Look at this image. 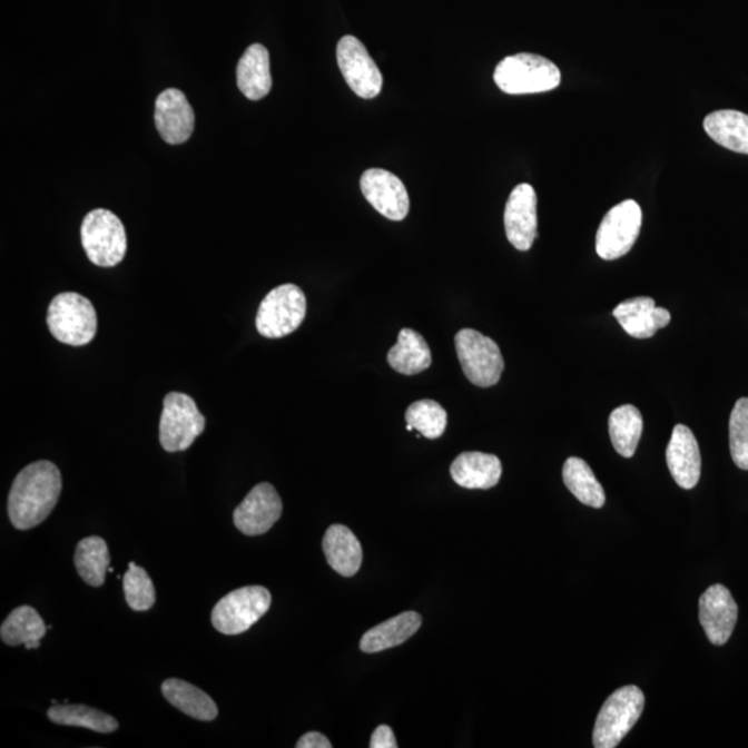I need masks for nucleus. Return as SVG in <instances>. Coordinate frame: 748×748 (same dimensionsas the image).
Segmentation results:
<instances>
[{"instance_id":"nucleus-1","label":"nucleus","mask_w":748,"mask_h":748,"mask_svg":"<svg viewBox=\"0 0 748 748\" xmlns=\"http://www.w3.org/2000/svg\"><path fill=\"white\" fill-rule=\"evenodd\" d=\"M61 473L55 463L39 461L22 469L11 485L8 512L17 530H31L53 512L61 494Z\"/></svg>"},{"instance_id":"nucleus-2","label":"nucleus","mask_w":748,"mask_h":748,"mask_svg":"<svg viewBox=\"0 0 748 748\" xmlns=\"http://www.w3.org/2000/svg\"><path fill=\"white\" fill-rule=\"evenodd\" d=\"M494 79L504 94L531 95L557 89L561 73L553 61L542 56L519 53L499 62Z\"/></svg>"},{"instance_id":"nucleus-3","label":"nucleus","mask_w":748,"mask_h":748,"mask_svg":"<svg viewBox=\"0 0 748 748\" xmlns=\"http://www.w3.org/2000/svg\"><path fill=\"white\" fill-rule=\"evenodd\" d=\"M48 326L52 336L62 344L82 347L98 332V315L94 304L78 293H61L48 308Z\"/></svg>"},{"instance_id":"nucleus-4","label":"nucleus","mask_w":748,"mask_h":748,"mask_svg":"<svg viewBox=\"0 0 748 748\" xmlns=\"http://www.w3.org/2000/svg\"><path fill=\"white\" fill-rule=\"evenodd\" d=\"M644 708V695L638 686H623L604 701L593 729V746L614 748L631 732Z\"/></svg>"},{"instance_id":"nucleus-5","label":"nucleus","mask_w":748,"mask_h":748,"mask_svg":"<svg viewBox=\"0 0 748 748\" xmlns=\"http://www.w3.org/2000/svg\"><path fill=\"white\" fill-rule=\"evenodd\" d=\"M81 240L90 263L104 268L120 264L127 254V232L109 209H94L83 218Z\"/></svg>"},{"instance_id":"nucleus-6","label":"nucleus","mask_w":748,"mask_h":748,"mask_svg":"<svg viewBox=\"0 0 748 748\" xmlns=\"http://www.w3.org/2000/svg\"><path fill=\"white\" fill-rule=\"evenodd\" d=\"M307 315V297L296 285L274 288L260 303L255 326L260 336L282 338L296 332Z\"/></svg>"},{"instance_id":"nucleus-7","label":"nucleus","mask_w":748,"mask_h":748,"mask_svg":"<svg viewBox=\"0 0 748 748\" xmlns=\"http://www.w3.org/2000/svg\"><path fill=\"white\" fill-rule=\"evenodd\" d=\"M455 347L470 383L486 388L501 380L504 361L494 339L473 328H462L455 336Z\"/></svg>"},{"instance_id":"nucleus-8","label":"nucleus","mask_w":748,"mask_h":748,"mask_svg":"<svg viewBox=\"0 0 748 748\" xmlns=\"http://www.w3.org/2000/svg\"><path fill=\"white\" fill-rule=\"evenodd\" d=\"M270 603V592L264 587L236 589L215 604L213 626L224 634H240L268 613Z\"/></svg>"},{"instance_id":"nucleus-9","label":"nucleus","mask_w":748,"mask_h":748,"mask_svg":"<svg viewBox=\"0 0 748 748\" xmlns=\"http://www.w3.org/2000/svg\"><path fill=\"white\" fill-rule=\"evenodd\" d=\"M206 429V417L195 400L183 393H169L164 398L160 419V442L167 452L189 450Z\"/></svg>"},{"instance_id":"nucleus-10","label":"nucleus","mask_w":748,"mask_h":748,"mask_svg":"<svg viewBox=\"0 0 748 748\" xmlns=\"http://www.w3.org/2000/svg\"><path fill=\"white\" fill-rule=\"evenodd\" d=\"M642 228V208L634 200L617 204L604 215L597 234L600 258L613 260L631 252Z\"/></svg>"},{"instance_id":"nucleus-11","label":"nucleus","mask_w":748,"mask_h":748,"mask_svg":"<svg viewBox=\"0 0 748 748\" xmlns=\"http://www.w3.org/2000/svg\"><path fill=\"white\" fill-rule=\"evenodd\" d=\"M337 62L345 82L362 99L377 98L383 76L358 38L345 36L337 45Z\"/></svg>"},{"instance_id":"nucleus-12","label":"nucleus","mask_w":748,"mask_h":748,"mask_svg":"<svg viewBox=\"0 0 748 748\" xmlns=\"http://www.w3.org/2000/svg\"><path fill=\"white\" fill-rule=\"evenodd\" d=\"M283 503L274 485H255L234 513L236 529L248 537L263 535L280 519Z\"/></svg>"},{"instance_id":"nucleus-13","label":"nucleus","mask_w":748,"mask_h":748,"mask_svg":"<svg viewBox=\"0 0 748 748\" xmlns=\"http://www.w3.org/2000/svg\"><path fill=\"white\" fill-rule=\"evenodd\" d=\"M361 190L371 206L391 220H402L410 214V195L402 180L385 169L372 168L362 175Z\"/></svg>"},{"instance_id":"nucleus-14","label":"nucleus","mask_w":748,"mask_h":748,"mask_svg":"<svg viewBox=\"0 0 748 748\" xmlns=\"http://www.w3.org/2000/svg\"><path fill=\"white\" fill-rule=\"evenodd\" d=\"M537 193L529 184L515 186L504 208L508 240L520 252H529L538 235Z\"/></svg>"},{"instance_id":"nucleus-15","label":"nucleus","mask_w":748,"mask_h":748,"mask_svg":"<svg viewBox=\"0 0 748 748\" xmlns=\"http://www.w3.org/2000/svg\"><path fill=\"white\" fill-rule=\"evenodd\" d=\"M739 609L729 589L712 585L701 594L699 617L702 629L712 644L724 646L732 637Z\"/></svg>"},{"instance_id":"nucleus-16","label":"nucleus","mask_w":748,"mask_h":748,"mask_svg":"<svg viewBox=\"0 0 748 748\" xmlns=\"http://www.w3.org/2000/svg\"><path fill=\"white\" fill-rule=\"evenodd\" d=\"M155 121L158 134L167 144L180 145L190 139L196 118L185 94L171 88L158 95Z\"/></svg>"},{"instance_id":"nucleus-17","label":"nucleus","mask_w":748,"mask_h":748,"mask_svg":"<svg viewBox=\"0 0 748 748\" xmlns=\"http://www.w3.org/2000/svg\"><path fill=\"white\" fill-rule=\"evenodd\" d=\"M667 464L672 479L683 490L695 489L701 474L700 447L689 427L677 424L667 447Z\"/></svg>"},{"instance_id":"nucleus-18","label":"nucleus","mask_w":748,"mask_h":748,"mask_svg":"<svg viewBox=\"0 0 748 748\" xmlns=\"http://www.w3.org/2000/svg\"><path fill=\"white\" fill-rule=\"evenodd\" d=\"M613 315L629 336L639 339L653 337L671 322L670 312L657 308L654 299L650 297L627 299L617 305Z\"/></svg>"},{"instance_id":"nucleus-19","label":"nucleus","mask_w":748,"mask_h":748,"mask_svg":"<svg viewBox=\"0 0 748 748\" xmlns=\"http://www.w3.org/2000/svg\"><path fill=\"white\" fill-rule=\"evenodd\" d=\"M451 475L462 489L490 490L501 480L502 463L490 453L463 452L451 464Z\"/></svg>"},{"instance_id":"nucleus-20","label":"nucleus","mask_w":748,"mask_h":748,"mask_svg":"<svg viewBox=\"0 0 748 748\" xmlns=\"http://www.w3.org/2000/svg\"><path fill=\"white\" fill-rule=\"evenodd\" d=\"M322 547L328 565L339 575L353 577L360 571L364 552L358 538L347 526H328Z\"/></svg>"},{"instance_id":"nucleus-21","label":"nucleus","mask_w":748,"mask_h":748,"mask_svg":"<svg viewBox=\"0 0 748 748\" xmlns=\"http://www.w3.org/2000/svg\"><path fill=\"white\" fill-rule=\"evenodd\" d=\"M237 87L249 100L264 99L272 89L269 52L264 45L254 43L242 56L236 70Z\"/></svg>"},{"instance_id":"nucleus-22","label":"nucleus","mask_w":748,"mask_h":748,"mask_svg":"<svg viewBox=\"0 0 748 748\" xmlns=\"http://www.w3.org/2000/svg\"><path fill=\"white\" fill-rule=\"evenodd\" d=\"M422 627V616L406 611L374 627L361 639L360 648L365 653H378L405 643Z\"/></svg>"},{"instance_id":"nucleus-23","label":"nucleus","mask_w":748,"mask_h":748,"mask_svg":"<svg viewBox=\"0 0 748 748\" xmlns=\"http://www.w3.org/2000/svg\"><path fill=\"white\" fill-rule=\"evenodd\" d=\"M161 691L169 705L198 721H214L218 717V707L211 697L183 679H167Z\"/></svg>"},{"instance_id":"nucleus-24","label":"nucleus","mask_w":748,"mask_h":748,"mask_svg":"<svg viewBox=\"0 0 748 748\" xmlns=\"http://www.w3.org/2000/svg\"><path fill=\"white\" fill-rule=\"evenodd\" d=\"M387 361L394 371L413 376L432 366V351L422 334L412 328H402L398 343L390 350Z\"/></svg>"},{"instance_id":"nucleus-25","label":"nucleus","mask_w":748,"mask_h":748,"mask_svg":"<svg viewBox=\"0 0 748 748\" xmlns=\"http://www.w3.org/2000/svg\"><path fill=\"white\" fill-rule=\"evenodd\" d=\"M708 136L725 149L748 155V116L736 110H719L705 120Z\"/></svg>"},{"instance_id":"nucleus-26","label":"nucleus","mask_w":748,"mask_h":748,"mask_svg":"<svg viewBox=\"0 0 748 748\" xmlns=\"http://www.w3.org/2000/svg\"><path fill=\"white\" fill-rule=\"evenodd\" d=\"M42 617L30 606H21L8 616L0 628V637L6 644H24L27 650L38 649L41 639L47 634Z\"/></svg>"},{"instance_id":"nucleus-27","label":"nucleus","mask_w":748,"mask_h":748,"mask_svg":"<svg viewBox=\"0 0 748 748\" xmlns=\"http://www.w3.org/2000/svg\"><path fill=\"white\" fill-rule=\"evenodd\" d=\"M79 577L90 587L104 585L109 571L110 553L104 538L88 537L78 543L73 557Z\"/></svg>"},{"instance_id":"nucleus-28","label":"nucleus","mask_w":748,"mask_h":748,"mask_svg":"<svg viewBox=\"0 0 748 748\" xmlns=\"http://www.w3.org/2000/svg\"><path fill=\"white\" fill-rule=\"evenodd\" d=\"M563 481L578 501L587 506L600 509L604 506L606 494L603 486L585 461L580 457L567 459L563 466Z\"/></svg>"},{"instance_id":"nucleus-29","label":"nucleus","mask_w":748,"mask_h":748,"mask_svg":"<svg viewBox=\"0 0 748 748\" xmlns=\"http://www.w3.org/2000/svg\"><path fill=\"white\" fill-rule=\"evenodd\" d=\"M609 432L617 453L622 457H632L643 433V417L638 407L622 405L611 412Z\"/></svg>"},{"instance_id":"nucleus-30","label":"nucleus","mask_w":748,"mask_h":748,"mask_svg":"<svg viewBox=\"0 0 748 748\" xmlns=\"http://www.w3.org/2000/svg\"><path fill=\"white\" fill-rule=\"evenodd\" d=\"M48 717L53 724L90 729L99 734H112L120 727L117 719L109 713L82 705H55L49 708Z\"/></svg>"},{"instance_id":"nucleus-31","label":"nucleus","mask_w":748,"mask_h":748,"mask_svg":"<svg viewBox=\"0 0 748 748\" xmlns=\"http://www.w3.org/2000/svg\"><path fill=\"white\" fill-rule=\"evenodd\" d=\"M407 430H416L429 440L440 439L444 434L447 415L444 407L433 400H422L407 407L405 413Z\"/></svg>"},{"instance_id":"nucleus-32","label":"nucleus","mask_w":748,"mask_h":748,"mask_svg":"<svg viewBox=\"0 0 748 748\" xmlns=\"http://www.w3.org/2000/svg\"><path fill=\"white\" fill-rule=\"evenodd\" d=\"M125 600L135 611H147L156 603V589L151 578L145 569L129 563L127 574L124 575Z\"/></svg>"},{"instance_id":"nucleus-33","label":"nucleus","mask_w":748,"mask_h":748,"mask_svg":"<svg viewBox=\"0 0 748 748\" xmlns=\"http://www.w3.org/2000/svg\"><path fill=\"white\" fill-rule=\"evenodd\" d=\"M729 446L736 466L748 470V398L738 400L730 415Z\"/></svg>"},{"instance_id":"nucleus-34","label":"nucleus","mask_w":748,"mask_h":748,"mask_svg":"<svg viewBox=\"0 0 748 748\" xmlns=\"http://www.w3.org/2000/svg\"><path fill=\"white\" fill-rule=\"evenodd\" d=\"M396 739L393 732V729L387 727V725H380V727L374 730L371 739V748H396Z\"/></svg>"},{"instance_id":"nucleus-35","label":"nucleus","mask_w":748,"mask_h":748,"mask_svg":"<svg viewBox=\"0 0 748 748\" xmlns=\"http://www.w3.org/2000/svg\"><path fill=\"white\" fill-rule=\"evenodd\" d=\"M297 748H332L331 740L319 732L305 734L302 739L297 741Z\"/></svg>"},{"instance_id":"nucleus-36","label":"nucleus","mask_w":748,"mask_h":748,"mask_svg":"<svg viewBox=\"0 0 748 748\" xmlns=\"http://www.w3.org/2000/svg\"><path fill=\"white\" fill-rule=\"evenodd\" d=\"M109 572H115V569H112V567H109Z\"/></svg>"}]
</instances>
